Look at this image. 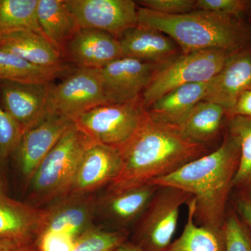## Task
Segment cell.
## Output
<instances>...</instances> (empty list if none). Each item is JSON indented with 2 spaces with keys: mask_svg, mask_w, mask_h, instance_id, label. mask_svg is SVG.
<instances>
[{
  "mask_svg": "<svg viewBox=\"0 0 251 251\" xmlns=\"http://www.w3.org/2000/svg\"><path fill=\"white\" fill-rule=\"evenodd\" d=\"M240 156L239 138L229 132L215 151L186 163L171 174L150 183L170 186L191 195L200 226L224 232L226 202Z\"/></svg>",
  "mask_w": 251,
  "mask_h": 251,
  "instance_id": "6da1fadb",
  "label": "cell"
},
{
  "mask_svg": "<svg viewBox=\"0 0 251 251\" xmlns=\"http://www.w3.org/2000/svg\"><path fill=\"white\" fill-rule=\"evenodd\" d=\"M120 151L121 171L108 191L148 184L207 153L205 145L188 140L176 127L154 121L148 113Z\"/></svg>",
  "mask_w": 251,
  "mask_h": 251,
  "instance_id": "7a4b0ae2",
  "label": "cell"
},
{
  "mask_svg": "<svg viewBox=\"0 0 251 251\" xmlns=\"http://www.w3.org/2000/svg\"><path fill=\"white\" fill-rule=\"evenodd\" d=\"M138 25L153 28L171 38L181 54L205 50L239 52L247 41V31L235 18L210 11L193 10L167 15L138 8Z\"/></svg>",
  "mask_w": 251,
  "mask_h": 251,
  "instance_id": "3957f363",
  "label": "cell"
},
{
  "mask_svg": "<svg viewBox=\"0 0 251 251\" xmlns=\"http://www.w3.org/2000/svg\"><path fill=\"white\" fill-rule=\"evenodd\" d=\"M92 142L74 123L64 133L28 181L36 205L67 196L81 158Z\"/></svg>",
  "mask_w": 251,
  "mask_h": 251,
  "instance_id": "277c9868",
  "label": "cell"
},
{
  "mask_svg": "<svg viewBox=\"0 0 251 251\" xmlns=\"http://www.w3.org/2000/svg\"><path fill=\"white\" fill-rule=\"evenodd\" d=\"M233 52L211 49L181 54L157 68L152 80L141 95L145 109L171 91L190 84L209 82L223 69Z\"/></svg>",
  "mask_w": 251,
  "mask_h": 251,
  "instance_id": "5b68a950",
  "label": "cell"
},
{
  "mask_svg": "<svg viewBox=\"0 0 251 251\" xmlns=\"http://www.w3.org/2000/svg\"><path fill=\"white\" fill-rule=\"evenodd\" d=\"M147 113L140 97L126 103L96 107L74 122L93 141L121 150L139 129Z\"/></svg>",
  "mask_w": 251,
  "mask_h": 251,
  "instance_id": "8992f818",
  "label": "cell"
},
{
  "mask_svg": "<svg viewBox=\"0 0 251 251\" xmlns=\"http://www.w3.org/2000/svg\"><path fill=\"white\" fill-rule=\"evenodd\" d=\"M191 198L182 190L158 186L141 216L134 244L145 251H166L176 231L180 209Z\"/></svg>",
  "mask_w": 251,
  "mask_h": 251,
  "instance_id": "52a82bcc",
  "label": "cell"
},
{
  "mask_svg": "<svg viewBox=\"0 0 251 251\" xmlns=\"http://www.w3.org/2000/svg\"><path fill=\"white\" fill-rule=\"evenodd\" d=\"M110 104L100 70L77 68L50 89V114L73 122L82 114L100 105Z\"/></svg>",
  "mask_w": 251,
  "mask_h": 251,
  "instance_id": "ba28073f",
  "label": "cell"
},
{
  "mask_svg": "<svg viewBox=\"0 0 251 251\" xmlns=\"http://www.w3.org/2000/svg\"><path fill=\"white\" fill-rule=\"evenodd\" d=\"M80 28H90L120 37L138 25V6L132 0H67Z\"/></svg>",
  "mask_w": 251,
  "mask_h": 251,
  "instance_id": "9c48e42d",
  "label": "cell"
},
{
  "mask_svg": "<svg viewBox=\"0 0 251 251\" xmlns=\"http://www.w3.org/2000/svg\"><path fill=\"white\" fill-rule=\"evenodd\" d=\"M98 199L92 194L69 195L45 208L40 234L49 231H61L76 240L95 227Z\"/></svg>",
  "mask_w": 251,
  "mask_h": 251,
  "instance_id": "30bf717a",
  "label": "cell"
},
{
  "mask_svg": "<svg viewBox=\"0 0 251 251\" xmlns=\"http://www.w3.org/2000/svg\"><path fill=\"white\" fill-rule=\"evenodd\" d=\"M158 67L140 59L122 57L99 69L109 103H126L139 98Z\"/></svg>",
  "mask_w": 251,
  "mask_h": 251,
  "instance_id": "8fae6325",
  "label": "cell"
},
{
  "mask_svg": "<svg viewBox=\"0 0 251 251\" xmlns=\"http://www.w3.org/2000/svg\"><path fill=\"white\" fill-rule=\"evenodd\" d=\"M122 163L120 150L92 142L81 158L67 196L92 194L109 186L118 176Z\"/></svg>",
  "mask_w": 251,
  "mask_h": 251,
  "instance_id": "7c38bea8",
  "label": "cell"
},
{
  "mask_svg": "<svg viewBox=\"0 0 251 251\" xmlns=\"http://www.w3.org/2000/svg\"><path fill=\"white\" fill-rule=\"evenodd\" d=\"M50 84L1 81L4 110L14 120L22 135L50 115Z\"/></svg>",
  "mask_w": 251,
  "mask_h": 251,
  "instance_id": "4fadbf2b",
  "label": "cell"
},
{
  "mask_svg": "<svg viewBox=\"0 0 251 251\" xmlns=\"http://www.w3.org/2000/svg\"><path fill=\"white\" fill-rule=\"evenodd\" d=\"M74 123L67 117L50 114L40 123L23 133L14 153L20 170L27 182L43 160Z\"/></svg>",
  "mask_w": 251,
  "mask_h": 251,
  "instance_id": "5bb4252c",
  "label": "cell"
},
{
  "mask_svg": "<svg viewBox=\"0 0 251 251\" xmlns=\"http://www.w3.org/2000/svg\"><path fill=\"white\" fill-rule=\"evenodd\" d=\"M77 68L100 69L123 57L117 38L105 31L80 28L62 49Z\"/></svg>",
  "mask_w": 251,
  "mask_h": 251,
  "instance_id": "9a60e30c",
  "label": "cell"
},
{
  "mask_svg": "<svg viewBox=\"0 0 251 251\" xmlns=\"http://www.w3.org/2000/svg\"><path fill=\"white\" fill-rule=\"evenodd\" d=\"M251 87V52H235L208 82L202 100L220 105L230 116L239 96Z\"/></svg>",
  "mask_w": 251,
  "mask_h": 251,
  "instance_id": "2e32d148",
  "label": "cell"
},
{
  "mask_svg": "<svg viewBox=\"0 0 251 251\" xmlns=\"http://www.w3.org/2000/svg\"><path fill=\"white\" fill-rule=\"evenodd\" d=\"M123 57H133L161 67L179 57V49L161 31L139 25L125 31L119 38Z\"/></svg>",
  "mask_w": 251,
  "mask_h": 251,
  "instance_id": "e0dca14e",
  "label": "cell"
},
{
  "mask_svg": "<svg viewBox=\"0 0 251 251\" xmlns=\"http://www.w3.org/2000/svg\"><path fill=\"white\" fill-rule=\"evenodd\" d=\"M158 186L148 183L140 186L108 191L98 199L97 216L110 224L125 226L141 217L156 194Z\"/></svg>",
  "mask_w": 251,
  "mask_h": 251,
  "instance_id": "ac0fdd59",
  "label": "cell"
},
{
  "mask_svg": "<svg viewBox=\"0 0 251 251\" xmlns=\"http://www.w3.org/2000/svg\"><path fill=\"white\" fill-rule=\"evenodd\" d=\"M44 209L0 195V240L13 239L31 244L40 231Z\"/></svg>",
  "mask_w": 251,
  "mask_h": 251,
  "instance_id": "d6986e66",
  "label": "cell"
},
{
  "mask_svg": "<svg viewBox=\"0 0 251 251\" xmlns=\"http://www.w3.org/2000/svg\"><path fill=\"white\" fill-rule=\"evenodd\" d=\"M0 50L40 67L64 65L62 50L45 36L34 31H14L0 36Z\"/></svg>",
  "mask_w": 251,
  "mask_h": 251,
  "instance_id": "ffe728a7",
  "label": "cell"
},
{
  "mask_svg": "<svg viewBox=\"0 0 251 251\" xmlns=\"http://www.w3.org/2000/svg\"><path fill=\"white\" fill-rule=\"evenodd\" d=\"M207 86L208 82L190 84L171 91L147 109L149 116L159 123L179 126L202 101Z\"/></svg>",
  "mask_w": 251,
  "mask_h": 251,
  "instance_id": "44dd1931",
  "label": "cell"
},
{
  "mask_svg": "<svg viewBox=\"0 0 251 251\" xmlns=\"http://www.w3.org/2000/svg\"><path fill=\"white\" fill-rule=\"evenodd\" d=\"M37 19L44 36L62 52L80 29L67 0H38Z\"/></svg>",
  "mask_w": 251,
  "mask_h": 251,
  "instance_id": "7402d4cb",
  "label": "cell"
},
{
  "mask_svg": "<svg viewBox=\"0 0 251 251\" xmlns=\"http://www.w3.org/2000/svg\"><path fill=\"white\" fill-rule=\"evenodd\" d=\"M69 70L65 64L57 67H40L0 50V81L50 84Z\"/></svg>",
  "mask_w": 251,
  "mask_h": 251,
  "instance_id": "603a6c76",
  "label": "cell"
},
{
  "mask_svg": "<svg viewBox=\"0 0 251 251\" xmlns=\"http://www.w3.org/2000/svg\"><path fill=\"white\" fill-rule=\"evenodd\" d=\"M225 115L222 107L202 100L176 128L188 140L205 145L219 133Z\"/></svg>",
  "mask_w": 251,
  "mask_h": 251,
  "instance_id": "cb8c5ba5",
  "label": "cell"
},
{
  "mask_svg": "<svg viewBox=\"0 0 251 251\" xmlns=\"http://www.w3.org/2000/svg\"><path fill=\"white\" fill-rule=\"evenodd\" d=\"M187 219L182 233L165 251H226L224 232L200 226L195 219L194 201L186 203Z\"/></svg>",
  "mask_w": 251,
  "mask_h": 251,
  "instance_id": "d4e9b609",
  "label": "cell"
},
{
  "mask_svg": "<svg viewBox=\"0 0 251 251\" xmlns=\"http://www.w3.org/2000/svg\"><path fill=\"white\" fill-rule=\"evenodd\" d=\"M38 0H0V36L14 31L43 34L37 19Z\"/></svg>",
  "mask_w": 251,
  "mask_h": 251,
  "instance_id": "484cf974",
  "label": "cell"
},
{
  "mask_svg": "<svg viewBox=\"0 0 251 251\" xmlns=\"http://www.w3.org/2000/svg\"><path fill=\"white\" fill-rule=\"evenodd\" d=\"M229 129L239 138L240 156L232 188L251 191V117H232Z\"/></svg>",
  "mask_w": 251,
  "mask_h": 251,
  "instance_id": "4316f807",
  "label": "cell"
},
{
  "mask_svg": "<svg viewBox=\"0 0 251 251\" xmlns=\"http://www.w3.org/2000/svg\"><path fill=\"white\" fill-rule=\"evenodd\" d=\"M126 236L124 229L108 231L95 227L77 238L72 251H114L126 242Z\"/></svg>",
  "mask_w": 251,
  "mask_h": 251,
  "instance_id": "83f0119b",
  "label": "cell"
},
{
  "mask_svg": "<svg viewBox=\"0 0 251 251\" xmlns=\"http://www.w3.org/2000/svg\"><path fill=\"white\" fill-rule=\"evenodd\" d=\"M226 251H251V239L236 216H230L224 226Z\"/></svg>",
  "mask_w": 251,
  "mask_h": 251,
  "instance_id": "f1b7e54d",
  "label": "cell"
},
{
  "mask_svg": "<svg viewBox=\"0 0 251 251\" xmlns=\"http://www.w3.org/2000/svg\"><path fill=\"white\" fill-rule=\"evenodd\" d=\"M22 133L14 120L0 107V158L14 153Z\"/></svg>",
  "mask_w": 251,
  "mask_h": 251,
  "instance_id": "f546056e",
  "label": "cell"
},
{
  "mask_svg": "<svg viewBox=\"0 0 251 251\" xmlns=\"http://www.w3.org/2000/svg\"><path fill=\"white\" fill-rule=\"evenodd\" d=\"M141 7L167 15H179L196 9V0H143L137 1Z\"/></svg>",
  "mask_w": 251,
  "mask_h": 251,
  "instance_id": "4dcf8cb0",
  "label": "cell"
},
{
  "mask_svg": "<svg viewBox=\"0 0 251 251\" xmlns=\"http://www.w3.org/2000/svg\"><path fill=\"white\" fill-rule=\"evenodd\" d=\"M247 4L242 0H196V9L236 18L245 11Z\"/></svg>",
  "mask_w": 251,
  "mask_h": 251,
  "instance_id": "1f68e13d",
  "label": "cell"
},
{
  "mask_svg": "<svg viewBox=\"0 0 251 251\" xmlns=\"http://www.w3.org/2000/svg\"><path fill=\"white\" fill-rule=\"evenodd\" d=\"M34 243L39 251H72L75 239L64 232L49 231L40 234Z\"/></svg>",
  "mask_w": 251,
  "mask_h": 251,
  "instance_id": "d6a6232c",
  "label": "cell"
},
{
  "mask_svg": "<svg viewBox=\"0 0 251 251\" xmlns=\"http://www.w3.org/2000/svg\"><path fill=\"white\" fill-rule=\"evenodd\" d=\"M251 117V90L244 91L238 99L230 117Z\"/></svg>",
  "mask_w": 251,
  "mask_h": 251,
  "instance_id": "836d02e7",
  "label": "cell"
},
{
  "mask_svg": "<svg viewBox=\"0 0 251 251\" xmlns=\"http://www.w3.org/2000/svg\"><path fill=\"white\" fill-rule=\"evenodd\" d=\"M237 208L243 219L251 229V199L241 198L237 201Z\"/></svg>",
  "mask_w": 251,
  "mask_h": 251,
  "instance_id": "e575fe53",
  "label": "cell"
},
{
  "mask_svg": "<svg viewBox=\"0 0 251 251\" xmlns=\"http://www.w3.org/2000/svg\"><path fill=\"white\" fill-rule=\"evenodd\" d=\"M28 245L29 244L21 241L1 239L0 240V251H16Z\"/></svg>",
  "mask_w": 251,
  "mask_h": 251,
  "instance_id": "d590c367",
  "label": "cell"
},
{
  "mask_svg": "<svg viewBox=\"0 0 251 251\" xmlns=\"http://www.w3.org/2000/svg\"><path fill=\"white\" fill-rule=\"evenodd\" d=\"M114 251H145L134 243H124Z\"/></svg>",
  "mask_w": 251,
  "mask_h": 251,
  "instance_id": "8d00e7d4",
  "label": "cell"
},
{
  "mask_svg": "<svg viewBox=\"0 0 251 251\" xmlns=\"http://www.w3.org/2000/svg\"><path fill=\"white\" fill-rule=\"evenodd\" d=\"M16 251H39L38 247H36L35 243L29 244L27 247L23 248V249H19V250Z\"/></svg>",
  "mask_w": 251,
  "mask_h": 251,
  "instance_id": "74e56055",
  "label": "cell"
},
{
  "mask_svg": "<svg viewBox=\"0 0 251 251\" xmlns=\"http://www.w3.org/2000/svg\"><path fill=\"white\" fill-rule=\"evenodd\" d=\"M4 191H3L2 182H1V178H0V195L3 194Z\"/></svg>",
  "mask_w": 251,
  "mask_h": 251,
  "instance_id": "f35d334b",
  "label": "cell"
},
{
  "mask_svg": "<svg viewBox=\"0 0 251 251\" xmlns=\"http://www.w3.org/2000/svg\"><path fill=\"white\" fill-rule=\"evenodd\" d=\"M248 193H249V198H250V199H251V191H250V192H249Z\"/></svg>",
  "mask_w": 251,
  "mask_h": 251,
  "instance_id": "ab89813d",
  "label": "cell"
},
{
  "mask_svg": "<svg viewBox=\"0 0 251 251\" xmlns=\"http://www.w3.org/2000/svg\"><path fill=\"white\" fill-rule=\"evenodd\" d=\"M250 89H251V88H250Z\"/></svg>",
  "mask_w": 251,
  "mask_h": 251,
  "instance_id": "60d3db41",
  "label": "cell"
}]
</instances>
